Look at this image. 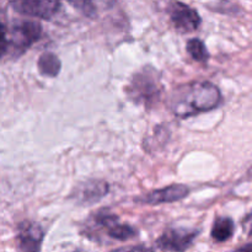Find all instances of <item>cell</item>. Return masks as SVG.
I'll return each mask as SVG.
<instances>
[{
	"label": "cell",
	"instance_id": "1",
	"mask_svg": "<svg viewBox=\"0 0 252 252\" xmlns=\"http://www.w3.org/2000/svg\"><path fill=\"white\" fill-rule=\"evenodd\" d=\"M220 103V90L209 81H193L179 86L172 91L169 98L170 110L179 118L208 112Z\"/></svg>",
	"mask_w": 252,
	"mask_h": 252
},
{
	"label": "cell",
	"instance_id": "2",
	"mask_svg": "<svg viewBox=\"0 0 252 252\" xmlns=\"http://www.w3.org/2000/svg\"><path fill=\"white\" fill-rule=\"evenodd\" d=\"M161 89V78L159 71L153 66H145L133 75L126 91L133 102L150 106L159 98Z\"/></svg>",
	"mask_w": 252,
	"mask_h": 252
},
{
	"label": "cell",
	"instance_id": "3",
	"mask_svg": "<svg viewBox=\"0 0 252 252\" xmlns=\"http://www.w3.org/2000/svg\"><path fill=\"white\" fill-rule=\"evenodd\" d=\"M42 33V26L33 20H21L14 24L9 31V51L14 56L24 53L27 48L38 41Z\"/></svg>",
	"mask_w": 252,
	"mask_h": 252
},
{
	"label": "cell",
	"instance_id": "4",
	"mask_svg": "<svg viewBox=\"0 0 252 252\" xmlns=\"http://www.w3.org/2000/svg\"><path fill=\"white\" fill-rule=\"evenodd\" d=\"M167 14L175 29L181 33H189L201 26L202 20L197 10L179 0H171L169 2Z\"/></svg>",
	"mask_w": 252,
	"mask_h": 252
},
{
	"label": "cell",
	"instance_id": "5",
	"mask_svg": "<svg viewBox=\"0 0 252 252\" xmlns=\"http://www.w3.org/2000/svg\"><path fill=\"white\" fill-rule=\"evenodd\" d=\"M198 230L184 228H171L162 233L158 239L157 245L161 250L169 252H184L189 250L198 236Z\"/></svg>",
	"mask_w": 252,
	"mask_h": 252
},
{
	"label": "cell",
	"instance_id": "6",
	"mask_svg": "<svg viewBox=\"0 0 252 252\" xmlns=\"http://www.w3.org/2000/svg\"><path fill=\"white\" fill-rule=\"evenodd\" d=\"M96 225L102 228L106 231V235L113 240L126 241L134 238L137 235V231L128 224L121 223L117 216L112 213H107L106 211H101L95 214Z\"/></svg>",
	"mask_w": 252,
	"mask_h": 252
},
{
	"label": "cell",
	"instance_id": "7",
	"mask_svg": "<svg viewBox=\"0 0 252 252\" xmlns=\"http://www.w3.org/2000/svg\"><path fill=\"white\" fill-rule=\"evenodd\" d=\"M61 0H12L17 12L38 19H51L58 10Z\"/></svg>",
	"mask_w": 252,
	"mask_h": 252
},
{
	"label": "cell",
	"instance_id": "8",
	"mask_svg": "<svg viewBox=\"0 0 252 252\" xmlns=\"http://www.w3.org/2000/svg\"><path fill=\"white\" fill-rule=\"evenodd\" d=\"M189 194V187L182 184H174L165 189H155V191L149 192L144 196L139 197L135 201L143 204H152V206H158L161 203H172V202L181 201L186 198Z\"/></svg>",
	"mask_w": 252,
	"mask_h": 252
},
{
	"label": "cell",
	"instance_id": "9",
	"mask_svg": "<svg viewBox=\"0 0 252 252\" xmlns=\"http://www.w3.org/2000/svg\"><path fill=\"white\" fill-rule=\"evenodd\" d=\"M44 231L37 223L24 221L19 226L17 241L20 252H41Z\"/></svg>",
	"mask_w": 252,
	"mask_h": 252
},
{
	"label": "cell",
	"instance_id": "10",
	"mask_svg": "<svg viewBox=\"0 0 252 252\" xmlns=\"http://www.w3.org/2000/svg\"><path fill=\"white\" fill-rule=\"evenodd\" d=\"M108 185L105 181L90 180L79 187L75 191V198L81 203H95L107 194Z\"/></svg>",
	"mask_w": 252,
	"mask_h": 252
},
{
	"label": "cell",
	"instance_id": "11",
	"mask_svg": "<svg viewBox=\"0 0 252 252\" xmlns=\"http://www.w3.org/2000/svg\"><path fill=\"white\" fill-rule=\"evenodd\" d=\"M234 230H235L234 221L230 218L223 217V218H218L214 221L211 235L218 243H224L234 235Z\"/></svg>",
	"mask_w": 252,
	"mask_h": 252
},
{
	"label": "cell",
	"instance_id": "12",
	"mask_svg": "<svg viewBox=\"0 0 252 252\" xmlns=\"http://www.w3.org/2000/svg\"><path fill=\"white\" fill-rule=\"evenodd\" d=\"M38 69L42 75L44 76H57L61 71V61L58 57L51 52L42 53L38 59Z\"/></svg>",
	"mask_w": 252,
	"mask_h": 252
},
{
	"label": "cell",
	"instance_id": "13",
	"mask_svg": "<svg viewBox=\"0 0 252 252\" xmlns=\"http://www.w3.org/2000/svg\"><path fill=\"white\" fill-rule=\"evenodd\" d=\"M187 52L197 62H206L209 58L208 49L199 38H192L187 42Z\"/></svg>",
	"mask_w": 252,
	"mask_h": 252
},
{
	"label": "cell",
	"instance_id": "14",
	"mask_svg": "<svg viewBox=\"0 0 252 252\" xmlns=\"http://www.w3.org/2000/svg\"><path fill=\"white\" fill-rule=\"evenodd\" d=\"M71 5H73L75 9H78L79 11L83 12L85 16L93 17L96 16V7L94 5L93 0H68Z\"/></svg>",
	"mask_w": 252,
	"mask_h": 252
},
{
	"label": "cell",
	"instance_id": "15",
	"mask_svg": "<svg viewBox=\"0 0 252 252\" xmlns=\"http://www.w3.org/2000/svg\"><path fill=\"white\" fill-rule=\"evenodd\" d=\"M9 52V30L6 24L0 19V58Z\"/></svg>",
	"mask_w": 252,
	"mask_h": 252
},
{
	"label": "cell",
	"instance_id": "16",
	"mask_svg": "<svg viewBox=\"0 0 252 252\" xmlns=\"http://www.w3.org/2000/svg\"><path fill=\"white\" fill-rule=\"evenodd\" d=\"M148 250L145 248H121L118 250L112 252H147Z\"/></svg>",
	"mask_w": 252,
	"mask_h": 252
},
{
	"label": "cell",
	"instance_id": "17",
	"mask_svg": "<svg viewBox=\"0 0 252 252\" xmlns=\"http://www.w3.org/2000/svg\"><path fill=\"white\" fill-rule=\"evenodd\" d=\"M234 252H252V246L251 244H246L245 246H243V248H239L238 250H235Z\"/></svg>",
	"mask_w": 252,
	"mask_h": 252
}]
</instances>
